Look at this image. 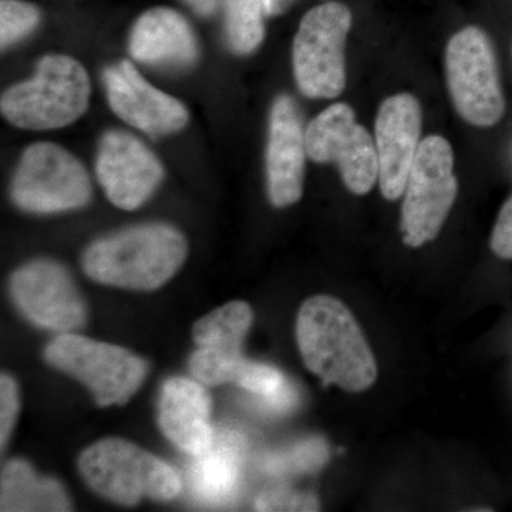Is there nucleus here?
<instances>
[{
    "instance_id": "obj_9",
    "label": "nucleus",
    "mask_w": 512,
    "mask_h": 512,
    "mask_svg": "<svg viewBox=\"0 0 512 512\" xmlns=\"http://www.w3.org/2000/svg\"><path fill=\"white\" fill-rule=\"evenodd\" d=\"M457 191L450 143L441 136L424 138L403 192L404 244L419 248L433 241L453 208Z\"/></svg>"
},
{
    "instance_id": "obj_22",
    "label": "nucleus",
    "mask_w": 512,
    "mask_h": 512,
    "mask_svg": "<svg viewBox=\"0 0 512 512\" xmlns=\"http://www.w3.org/2000/svg\"><path fill=\"white\" fill-rule=\"evenodd\" d=\"M42 13L23 0H0V45L6 50L39 26Z\"/></svg>"
},
{
    "instance_id": "obj_25",
    "label": "nucleus",
    "mask_w": 512,
    "mask_h": 512,
    "mask_svg": "<svg viewBox=\"0 0 512 512\" xmlns=\"http://www.w3.org/2000/svg\"><path fill=\"white\" fill-rule=\"evenodd\" d=\"M491 249L503 259H512V194L504 202L491 235Z\"/></svg>"
},
{
    "instance_id": "obj_23",
    "label": "nucleus",
    "mask_w": 512,
    "mask_h": 512,
    "mask_svg": "<svg viewBox=\"0 0 512 512\" xmlns=\"http://www.w3.org/2000/svg\"><path fill=\"white\" fill-rule=\"evenodd\" d=\"M19 413V389L15 379L0 376V448L5 451Z\"/></svg>"
},
{
    "instance_id": "obj_8",
    "label": "nucleus",
    "mask_w": 512,
    "mask_h": 512,
    "mask_svg": "<svg viewBox=\"0 0 512 512\" xmlns=\"http://www.w3.org/2000/svg\"><path fill=\"white\" fill-rule=\"evenodd\" d=\"M92 192V181L80 160L53 143L26 148L10 187L13 202L32 214L79 210L92 200Z\"/></svg>"
},
{
    "instance_id": "obj_16",
    "label": "nucleus",
    "mask_w": 512,
    "mask_h": 512,
    "mask_svg": "<svg viewBox=\"0 0 512 512\" xmlns=\"http://www.w3.org/2000/svg\"><path fill=\"white\" fill-rule=\"evenodd\" d=\"M306 156V128L301 111L291 96L281 94L269 114L265 156L269 201L275 207H289L301 200Z\"/></svg>"
},
{
    "instance_id": "obj_4",
    "label": "nucleus",
    "mask_w": 512,
    "mask_h": 512,
    "mask_svg": "<svg viewBox=\"0 0 512 512\" xmlns=\"http://www.w3.org/2000/svg\"><path fill=\"white\" fill-rule=\"evenodd\" d=\"M77 466L94 493L127 507L144 498L171 501L183 490L170 464L123 439L97 441L80 454Z\"/></svg>"
},
{
    "instance_id": "obj_5",
    "label": "nucleus",
    "mask_w": 512,
    "mask_h": 512,
    "mask_svg": "<svg viewBox=\"0 0 512 512\" xmlns=\"http://www.w3.org/2000/svg\"><path fill=\"white\" fill-rule=\"evenodd\" d=\"M352 23V12L339 2L322 3L303 16L292 47L293 76L303 96L335 99L343 93Z\"/></svg>"
},
{
    "instance_id": "obj_6",
    "label": "nucleus",
    "mask_w": 512,
    "mask_h": 512,
    "mask_svg": "<svg viewBox=\"0 0 512 512\" xmlns=\"http://www.w3.org/2000/svg\"><path fill=\"white\" fill-rule=\"evenodd\" d=\"M447 86L461 119L491 127L503 119L505 97L490 36L478 26L458 30L446 50Z\"/></svg>"
},
{
    "instance_id": "obj_12",
    "label": "nucleus",
    "mask_w": 512,
    "mask_h": 512,
    "mask_svg": "<svg viewBox=\"0 0 512 512\" xmlns=\"http://www.w3.org/2000/svg\"><path fill=\"white\" fill-rule=\"evenodd\" d=\"M10 295L23 315L39 328L72 333L86 322V305L64 266L39 259L10 278Z\"/></svg>"
},
{
    "instance_id": "obj_27",
    "label": "nucleus",
    "mask_w": 512,
    "mask_h": 512,
    "mask_svg": "<svg viewBox=\"0 0 512 512\" xmlns=\"http://www.w3.org/2000/svg\"><path fill=\"white\" fill-rule=\"evenodd\" d=\"M293 2H295V0H266V6H268V15H282V13H284L285 10L288 9Z\"/></svg>"
},
{
    "instance_id": "obj_17",
    "label": "nucleus",
    "mask_w": 512,
    "mask_h": 512,
    "mask_svg": "<svg viewBox=\"0 0 512 512\" xmlns=\"http://www.w3.org/2000/svg\"><path fill=\"white\" fill-rule=\"evenodd\" d=\"M158 424L175 447L192 457L214 443L211 397L198 380L171 377L163 384L158 402Z\"/></svg>"
},
{
    "instance_id": "obj_10",
    "label": "nucleus",
    "mask_w": 512,
    "mask_h": 512,
    "mask_svg": "<svg viewBox=\"0 0 512 512\" xmlns=\"http://www.w3.org/2000/svg\"><path fill=\"white\" fill-rule=\"evenodd\" d=\"M306 151L315 163L338 165L343 183L365 195L379 181L376 143L349 104H332L306 127Z\"/></svg>"
},
{
    "instance_id": "obj_14",
    "label": "nucleus",
    "mask_w": 512,
    "mask_h": 512,
    "mask_svg": "<svg viewBox=\"0 0 512 512\" xmlns=\"http://www.w3.org/2000/svg\"><path fill=\"white\" fill-rule=\"evenodd\" d=\"M103 82L114 114L148 136L178 133L190 120L180 100L148 83L127 60L107 67Z\"/></svg>"
},
{
    "instance_id": "obj_13",
    "label": "nucleus",
    "mask_w": 512,
    "mask_h": 512,
    "mask_svg": "<svg viewBox=\"0 0 512 512\" xmlns=\"http://www.w3.org/2000/svg\"><path fill=\"white\" fill-rule=\"evenodd\" d=\"M96 174L111 204L133 211L160 187L164 168L143 141L126 131L111 130L101 137Z\"/></svg>"
},
{
    "instance_id": "obj_3",
    "label": "nucleus",
    "mask_w": 512,
    "mask_h": 512,
    "mask_svg": "<svg viewBox=\"0 0 512 512\" xmlns=\"http://www.w3.org/2000/svg\"><path fill=\"white\" fill-rule=\"evenodd\" d=\"M92 84L76 59L47 55L32 79L9 87L0 99L3 117L23 130H56L70 126L89 107Z\"/></svg>"
},
{
    "instance_id": "obj_18",
    "label": "nucleus",
    "mask_w": 512,
    "mask_h": 512,
    "mask_svg": "<svg viewBox=\"0 0 512 512\" xmlns=\"http://www.w3.org/2000/svg\"><path fill=\"white\" fill-rule=\"evenodd\" d=\"M128 50L137 62L158 67H188L198 59V40L177 10H147L131 29Z\"/></svg>"
},
{
    "instance_id": "obj_19",
    "label": "nucleus",
    "mask_w": 512,
    "mask_h": 512,
    "mask_svg": "<svg viewBox=\"0 0 512 512\" xmlns=\"http://www.w3.org/2000/svg\"><path fill=\"white\" fill-rule=\"evenodd\" d=\"M0 510L70 511L72 501L55 478L37 476L26 461L10 460L0 477Z\"/></svg>"
},
{
    "instance_id": "obj_2",
    "label": "nucleus",
    "mask_w": 512,
    "mask_h": 512,
    "mask_svg": "<svg viewBox=\"0 0 512 512\" xmlns=\"http://www.w3.org/2000/svg\"><path fill=\"white\" fill-rule=\"evenodd\" d=\"M187 252V241L178 229L137 225L93 242L84 252L83 268L99 284L154 291L180 271Z\"/></svg>"
},
{
    "instance_id": "obj_7",
    "label": "nucleus",
    "mask_w": 512,
    "mask_h": 512,
    "mask_svg": "<svg viewBox=\"0 0 512 512\" xmlns=\"http://www.w3.org/2000/svg\"><path fill=\"white\" fill-rule=\"evenodd\" d=\"M45 357L84 384L103 407L127 404L147 375V363L130 350L74 333H60L47 345Z\"/></svg>"
},
{
    "instance_id": "obj_15",
    "label": "nucleus",
    "mask_w": 512,
    "mask_h": 512,
    "mask_svg": "<svg viewBox=\"0 0 512 512\" xmlns=\"http://www.w3.org/2000/svg\"><path fill=\"white\" fill-rule=\"evenodd\" d=\"M423 113L419 100L400 93L383 101L376 117L375 143L380 191L386 200L402 197L420 147Z\"/></svg>"
},
{
    "instance_id": "obj_24",
    "label": "nucleus",
    "mask_w": 512,
    "mask_h": 512,
    "mask_svg": "<svg viewBox=\"0 0 512 512\" xmlns=\"http://www.w3.org/2000/svg\"><path fill=\"white\" fill-rule=\"evenodd\" d=\"M256 510L259 511H316L319 503L313 495L289 493V491H275L266 493L256 501Z\"/></svg>"
},
{
    "instance_id": "obj_21",
    "label": "nucleus",
    "mask_w": 512,
    "mask_h": 512,
    "mask_svg": "<svg viewBox=\"0 0 512 512\" xmlns=\"http://www.w3.org/2000/svg\"><path fill=\"white\" fill-rule=\"evenodd\" d=\"M229 49L239 56L254 53L265 39L266 0H224Z\"/></svg>"
},
{
    "instance_id": "obj_26",
    "label": "nucleus",
    "mask_w": 512,
    "mask_h": 512,
    "mask_svg": "<svg viewBox=\"0 0 512 512\" xmlns=\"http://www.w3.org/2000/svg\"><path fill=\"white\" fill-rule=\"evenodd\" d=\"M181 2L185 3L195 15L202 16V18L214 15L220 5V0H181Z\"/></svg>"
},
{
    "instance_id": "obj_20",
    "label": "nucleus",
    "mask_w": 512,
    "mask_h": 512,
    "mask_svg": "<svg viewBox=\"0 0 512 512\" xmlns=\"http://www.w3.org/2000/svg\"><path fill=\"white\" fill-rule=\"evenodd\" d=\"M242 447L232 437L214 439L201 456L194 457L188 483L198 500L207 504H224L237 493L241 477Z\"/></svg>"
},
{
    "instance_id": "obj_1",
    "label": "nucleus",
    "mask_w": 512,
    "mask_h": 512,
    "mask_svg": "<svg viewBox=\"0 0 512 512\" xmlns=\"http://www.w3.org/2000/svg\"><path fill=\"white\" fill-rule=\"evenodd\" d=\"M296 338L303 363L326 386L363 392L376 382V360L365 333L339 299L316 295L303 302Z\"/></svg>"
},
{
    "instance_id": "obj_11",
    "label": "nucleus",
    "mask_w": 512,
    "mask_h": 512,
    "mask_svg": "<svg viewBox=\"0 0 512 512\" xmlns=\"http://www.w3.org/2000/svg\"><path fill=\"white\" fill-rule=\"evenodd\" d=\"M252 320L251 306L242 301L229 302L198 320L192 330L198 349L188 363L192 377L205 386H241L252 363L242 355Z\"/></svg>"
}]
</instances>
